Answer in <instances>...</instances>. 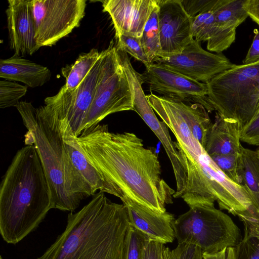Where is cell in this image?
Instances as JSON below:
<instances>
[{
	"label": "cell",
	"mask_w": 259,
	"mask_h": 259,
	"mask_svg": "<svg viewBox=\"0 0 259 259\" xmlns=\"http://www.w3.org/2000/svg\"><path fill=\"white\" fill-rule=\"evenodd\" d=\"M77 141L101 175L105 193L119 198L127 208L166 212L175 191L162 179L158 156L130 132H109L108 125L85 130Z\"/></svg>",
	"instance_id": "obj_1"
},
{
	"label": "cell",
	"mask_w": 259,
	"mask_h": 259,
	"mask_svg": "<svg viewBox=\"0 0 259 259\" xmlns=\"http://www.w3.org/2000/svg\"><path fill=\"white\" fill-rule=\"evenodd\" d=\"M129 226L125 206L99 191L68 214L65 230L36 259H124Z\"/></svg>",
	"instance_id": "obj_2"
},
{
	"label": "cell",
	"mask_w": 259,
	"mask_h": 259,
	"mask_svg": "<svg viewBox=\"0 0 259 259\" xmlns=\"http://www.w3.org/2000/svg\"><path fill=\"white\" fill-rule=\"evenodd\" d=\"M55 208L48 179L34 145L16 152L0 186V233L16 244L38 227Z\"/></svg>",
	"instance_id": "obj_3"
},
{
	"label": "cell",
	"mask_w": 259,
	"mask_h": 259,
	"mask_svg": "<svg viewBox=\"0 0 259 259\" xmlns=\"http://www.w3.org/2000/svg\"><path fill=\"white\" fill-rule=\"evenodd\" d=\"M27 129L26 145H34L49 183L55 208L74 211L79 206L66 190L68 164L60 122L42 106L20 101L15 107Z\"/></svg>",
	"instance_id": "obj_4"
},
{
	"label": "cell",
	"mask_w": 259,
	"mask_h": 259,
	"mask_svg": "<svg viewBox=\"0 0 259 259\" xmlns=\"http://www.w3.org/2000/svg\"><path fill=\"white\" fill-rule=\"evenodd\" d=\"M206 84L208 100L216 112L242 127L254 116L259 100V61L235 64Z\"/></svg>",
	"instance_id": "obj_5"
},
{
	"label": "cell",
	"mask_w": 259,
	"mask_h": 259,
	"mask_svg": "<svg viewBox=\"0 0 259 259\" xmlns=\"http://www.w3.org/2000/svg\"><path fill=\"white\" fill-rule=\"evenodd\" d=\"M178 243L199 247L203 253H214L236 246L240 241L239 228L214 204H198L180 215L173 224Z\"/></svg>",
	"instance_id": "obj_6"
},
{
	"label": "cell",
	"mask_w": 259,
	"mask_h": 259,
	"mask_svg": "<svg viewBox=\"0 0 259 259\" xmlns=\"http://www.w3.org/2000/svg\"><path fill=\"white\" fill-rule=\"evenodd\" d=\"M113 45L111 41L108 48L103 51L101 66L93 98L81 125V134L99 124L111 114L134 110L128 82Z\"/></svg>",
	"instance_id": "obj_7"
},
{
	"label": "cell",
	"mask_w": 259,
	"mask_h": 259,
	"mask_svg": "<svg viewBox=\"0 0 259 259\" xmlns=\"http://www.w3.org/2000/svg\"><path fill=\"white\" fill-rule=\"evenodd\" d=\"M29 4L39 48L51 47L79 26L85 0H32Z\"/></svg>",
	"instance_id": "obj_8"
},
{
	"label": "cell",
	"mask_w": 259,
	"mask_h": 259,
	"mask_svg": "<svg viewBox=\"0 0 259 259\" xmlns=\"http://www.w3.org/2000/svg\"><path fill=\"white\" fill-rule=\"evenodd\" d=\"M58 119L67 158L66 189L80 204L84 198L94 195L97 191L105 193V183L99 171L85 156L69 123Z\"/></svg>",
	"instance_id": "obj_9"
},
{
	"label": "cell",
	"mask_w": 259,
	"mask_h": 259,
	"mask_svg": "<svg viewBox=\"0 0 259 259\" xmlns=\"http://www.w3.org/2000/svg\"><path fill=\"white\" fill-rule=\"evenodd\" d=\"M132 95L134 111H136L159 140L169 158L176 182V191L174 198H182L187 186V170L178 151L175 142L172 141L168 127L156 116L142 88L144 81L138 73L127 77Z\"/></svg>",
	"instance_id": "obj_10"
},
{
	"label": "cell",
	"mask_w": 259,
	"mask_h": 259,
	"mask_svg": "<svg viewBox=\"0 0 259 259\" xmlns=\"http://www.w3.org/2000/svg\"><path fill=\"white\" fill-rule=\"evenodd\" d=\"M103 51L95 65L80 84L73 90H66L62 86L55 95L46 98L43 107L58 118L69 123L76 137L88 112L99 74Z\"/></svg>",
	"instance_id": "obj_11"
},
{
	"label": "cell",
	"mask_w": 259,
	"mask_h": 259,
	"mask_svg": "<svg viewBox=\"0 0 259 259\" xmlns=\"http://www.w3.org/2000/svg\"><path fill=\"white\" fill-rule=\"evenodd\" d=\"M145 66L146 70L141 76L143 81L149 85L151 93L154 92L161 96L185 103L200 104L208 113L214 111L207 96L206 83L190 78L156 63Z\"/></svg>",
	"instance_id": "obj_12"
},
{
	"label": "cell",
	"mask_w": 259,
	"mask_h": 259,
	"mask_svg": "<svg viewBox=\"0 0 259 259\" xmlns=\"http://www.w3.org/2000/svg\"><path fill=\"white\" fill-rule=\"evenodd\" d=\"M195 80L207 83L223 71L234 66L222 53L204 50L200 42L193 39L179 54L157 58L154 62Z\"/></svg>",
	"instance_id": "obj_13"
},
{
	"label": "cell",
	"mask_w": 259,
	"mask_h": 259,
	"mask_svg": "<svg viewBox=\"0 0 259 259\" xmlns=\"http://www.w3.org/2000/svg\"><path fill=\"white\" fill-rule=\"evenodd\" d=\"M161 45L159 58L180 53L194 39L191 18L181 0H157Z\"/></svg>",
	"instance_id": "obj_14"
},
{
	"label": "cell",
	"mask_w": 259,
	"mask_h": 259,
	"mask_svg": "<svg viewBox=\"0 0 259 259\" xmlns=\"http://www.w3.org/2000/svg\"><path fill=\"white\" fill-rule=\"evenodd\" d=\"M103 11L108 13L113 22L116 36L127 34L141 37L144 26L157 0L101 1Z\"/></svg>",
	"instance_id": "obj_15"
},
{
	"label": "cell",
	"mask_w": 259,
	"mask_h": 259,
	"mask_svg": "<svg viewBox=\"0 0 259 259\" xmlns=\"http://www.w3.org/2000/svg\"><path fill=\"white\" fill-rule=\"evenodd\" d=\"M8 3L6 13L10 48L15 55H31L39 48L35 39L29 1L9 0Z\"/></svg>",
	"instance_id": "obj_16"
},
{
	"label": "cell",
	"mask_w": 259,
	"mask_h": 259,
	"mask_svg": "<svg viewBox=\"0 0 259 259\" xmlns=\"http://www.w3.org/2000/svg\"><path fill=\"white\" fill-rule=\"evenodd\" d=\"M246 1L222 0L213 10L215 31L207 41L208 51L221 53L235 41L237 27L249 17L245 7Z\"/></svg>",
	"instance_id": "obj_17"
},
{
	"label": "cell",
	"mask_w": 259,
	"mask_h": 259,
	"mask_svg": "<svg viewBox=\"0 0 259 259\" xmlns=\"http://www.w3.org/2000/svg\"><path fill=\"white\" fill-rule=\"evenodd\" d=\"M126 208L130 225L144 233L150 240L163 244L174 241L175 220L172 214L167 211L158 213L146 208Z\"/></svg>",
	"instance_id": "obj_18"
},
{
	"label": "cell",
	"mask_w": 259,
	"mask_h": 259,
	"mask_svg": "<svg viewBox=\"0 0 259 259\" xmlns=\"http://www.w3.org/2000/svg\"><path fill=\"white\" fill-rule=\"evenodd\" d=\"M242 127L237 121L224 118L216 112L215 118L203 146L209 155L239 154L242 146Z\"/></svg>",
	"instance_id": "obj_19"
},
{
	"label": "cell",
	"mask_w": 259,
	"mask_h": 259,
	"mask_svg": "<svg viewBox=\"0 0 259 259\" xmlns=\"http://www.w3.org/2000/svg\"><path fill=\"white\" fill-rule=\"evenodd\" d=\"M50 69L44 66L14 55L0 60V77L23 82L30 88L44 85L51 77Z\"/></svg>",
	"instance_id": "obj_20"
},
{
	"label": "cell",
	"mask_w": 259,
	"mask_h": 259,
	"mask_svg": "<svg viewBox=\"0 0 259 259\" xmlns=\"http://www.w3.org/2000/svg\"><path fill=\"white\" fill-rule=\"evenodd\" d=\"M240 161L242 185L251 201L250 212L259 219V157L256 151L242 146Z\"/></svg>",
	"instance_id": "obj_21"
},
{
	"label": "cell",
	"mask_w": 259,
	"mask_h": 259,
	"mask_svg": "<svg viewBox=\"0 0 259 259\" xmlns=\"http://www.w3.org/2000/svg\"><path fill=\"white\" fill-rule=\"evenodd\" d=\"M244 237L226 250L225 259H259V222L243 220Z\"/></svg>",
	"instance_id": "obj_22"
},
{
	"label": "cell",
	"mask_w": 259,
	"mask_h": 259,
	"mask_svg": "<svg viewBox=\"0 0 259 259\" xmlns=\"http://www.w3.org/2000/svg\"><path fill=\"white\" fill-rule=\"evenodd\" d=\"M100 55L101 52L93 48L88 53L80 54L74 63L63 67L61 74L66 79L63 88L69 91L76 88L95 65Z\"/></svg>",
	"instance_id": "obj_23"
},
{
	"label": "cell",
	"mask_w": 259,
	"mask_h": 259,
	"mask_svg": "<svg viewBox=\"0 0 259 259\" xmlns=\"http://www.w3.org/2000/svg\"><path fill=\"white\" fill-rule=\"evenodd\" d=\"M179 106L196 139L203 147L212 124L208 112L201 104L178 100Z\"/></svg>",
	"instance_id": "obj_24"
},
{
	"label": "cell",
	"mask_w": 259,
	"mask_h": 259,
	"mask_svg": "<svg viewBox=\"0 0 259 259\" xmlns=\"http://www.w3.org/2000/svg\"><path fill=\"white\" fill-rule=\"evenodd\" d=\"M140 40L150 63H153L161 54L157 0L144 26Z\"/></svg>",
	"instance_id": "obj_25"
},
{
	"label": "cell",
	"mask_w": 259,
	"mask_h": 259,
	"mask_svg": "<svg viewBox=\"0 0 259 259\" xmlns=\"http://www.w3.org/2000/svg\"><path fill=\"white\" fill-rule=\"evenodd\" d=\"M215 31L213 11L200 14L192 18L191 35L195 40L201 42L209 40Z\"/></svg>",
	"instance_id": "obj_26"
},
{
	"label": "cell",
	"mask_w": 259,
	"mask_h": 259,
	"mask_svg": "<svg viewBox=\"0 0 259 259\" xmlns=\"http://www.w3.org/2000/svg\"><path fill=\"white\" fill-rule=\"evenodd\" d=\"M149 238L132 226H129L124 259H143L144 249Z\"/></svg>",
	"instance_id": "obj_27"
},
{
	"label": "cell",
	"mask_w": 259,
	"mask_h": 259,
	"mask_svg": "<svg viewBox=\"0 0 259 259\" xmlns=\"http://www.w3.org/2000/svg\"><path fill=\"white\" fill-rule=\"evenodd\" d=\"M28 87L15 81L4 79L0 81V108L16 107L19 100L26 93Z\"/></svg>",
	"instance_id": "obj_28"
},
{
	"label": "cell",
	"mask_w": 259,
	"mask_h": 259,
	"mask_svg": "<svg viewBox=\"0 0 259 259\" xmlns=\"http://www.w3.org/2000/svg\"><path fill=\"white\" fill-rule=\"evenodd\" d=\"M210 156L229 178L238 184L242 185L240 153L235 155H212Z\"/></svg>",
	"instance_id": "obj_29"
},
{
	"label": "cell",
	"mask_w": 259,
	"mask_h": 259,
	"mask_svg": "<svg viewBox=\"0 0 259 259\" xmlns=\"http://www.w3.org/2000/svg\"><path fill=\"white\" fill-rule=\"evenodd\" d=\"M117 44L115 46L127 54H130L144 65L150 63L148 57L142 46L140 37L121 34L116 36Z\"/></svg>",
	"instance_id": "obj_30"
},
{
	"label": "cell",
	"mask_w": 259,
	"mask_h": 259,
	"mask_svg": "<svg viewBox=\"0 0 259 259\" xmlns=\"http://www.w3.org/2000/svg\"><path fill=\"white\" fill-rule=\"evenodd\" d=\"M163 254L166 259H203V252L197 245L189 243H178L171 250L164 246Z\"/></svg>",
	"instance_id": "obj_31"
},
{
	"label": "cell",
	"mask_w": 259,
	"mask_h": 259,
	"mask_svg": "<svg viewBox=\"0 0 259 259\" xmlns=\"http://www.w3.org/2000/svg\"><path fill=\"white\" fill-rule=\"evenodd\" d=\"M183 7L191 17L213 11L222 2V0H181Z\"/></svg>",
	"instance_id": "obj_32"
},
{
	"label": "cell",
	"mask_w": 259,
	"mask_h": 259,
	"mask_svg": "<svg viewBox=\"0 0 259 259\" xmlns=\"http://www.w3.org/2000/svg\"><path fill=\"white\" fill-rule=\"evenodd\" d=\"M240 140L249 145L259 146V113L242 127Z\"/></svg>",
	"instance_id": "obj_33"
},
{
	"label": "cell",
	"mask_w": 259,
	"mask_h": 259,
	"mask_svg": "<svg viewBox=\"0 0 259 259\" xmlns=\"http://www.w3.org/2000/svg\"><path fill=\"white\" fill-rule=\"evenodd\" d=\"M164 247L163 243L149 240L145 246L143 259H164Z\"/></svg>",
	"instance_id": "obj_34"
},
{
	"label": "cell",
	"mask_w": 259,
	"mask_h": 259,
	"mask_svg": "<svg viewBox=\"0 0 259 259\" xmlns=\"http://www.w3.org/2000/svg\"><path fill=\"white\" fill-rule=\"evenodd\" d=\"M259 61V30L254 31L252 44L243 60V64H250Z\"/></svg>",
	"instance_id": "obj_35"
},
{
	"label": "cell",
	"mask_w": 259,
	"mask_h": 259,
	"mask_svg": "<svg viewBox=\"0 0 259 259\" xmlns=\"http://www.w3.org/2000/svg\"><path fill=\"white\" fill-rule=\"evenodd\" d=\"M245 7L248 16L259 26V0H246Z\"/></svg>",
	"instance_id": "obj_36"
},
{
	"label": "cell",
	"mask_w": 259,
	"mask_h": 259,
	"mask_svg": "<svg viewBox=\"0 0 259 259\" xmlns=\"http://www.w3.org/2000/svg\"><path fill=\"white\" fill-rule=\"evenodd\" d=\"M225 248L223 250L214 253H203V257L205 259H225L226 250Z\"/></svg>",
	"instance_id": "obj_37"
},
{
	"label": "cell",
	"mask_w": 259,
	"mask_h": 259,
	"mask_svg": "<svg viewBox=\"0 0 259 259\" xmlns=\"http://www.w3.org/2000/svg\"><path fill=\"white\" fill-rule=\"evenodd\" d=\"M258 113H259V100H258V103H257V107H256V111H255V114H257Z\"/></svg>",
	"instance_id": "obj_38"
},
{
	"label": "cell",
	"mask_w": 259,
	"mask_h": 259,
	"mask_svg": "<svg viewBox=\"0 0 259 259\" xmlns=\"http://www.w3.org/2000/svg\"><path fill=\"white\" fill-rule=\"evenodd\" d=\"M257 154H258V157H259V149H258L257 151H256Z\"/></svg>",
	"instance_id": "obj_39"
},
{
	"label": "cell",
	"mask_w": 259,
	"mask_h": 259,
	"mask_svg": "<svg viewBox=\"0 0 259 259\" xmlns=\"http://www.w3.org/2000/svg\"><path fill=\"white\" fill-rule=\"evenodd\" d=\"M0 259H3L2 256H1Z\"/></svg>",
	"instance_id": "obj_40"
},
{
	"label": "cell",
	"mask_w": 259,
	"mask_h": 259,
	"mask_svg": "<svg viewBox=\"0 0 259 259\" xmlns=\"http://www.w3.org/2000/svg\"><path fill=\"white\" fill-rule=\"evenodd\" d=\"M164 259H166L163 254Z\"/></svg>",
	"instance_id": "obj_41"
}]
</instances>
